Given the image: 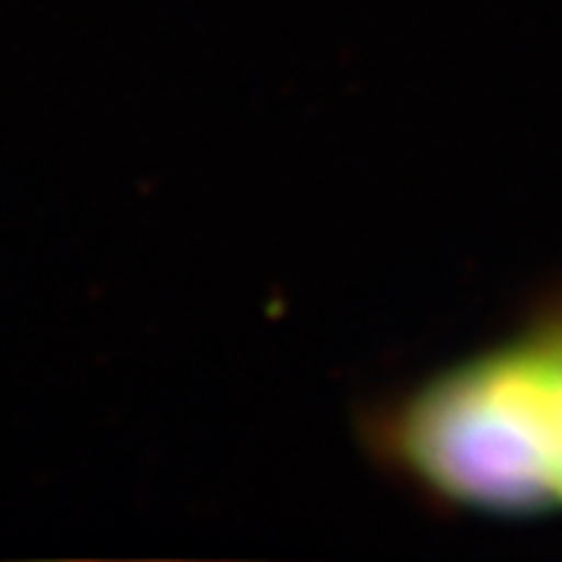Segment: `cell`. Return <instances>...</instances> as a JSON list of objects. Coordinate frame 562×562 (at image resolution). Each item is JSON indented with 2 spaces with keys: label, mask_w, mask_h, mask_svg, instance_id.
<instances>
[{
  "label": "cell",
  "mask_w": 562,
  "mask_h": 562,
  "mask_svg": "<svg viewBox=\"0 0 562 562\" xmlns=\"http://www.w3.org/2000/svg\"><path fill=\"white\" fill-rule=\"evenodd\" d=\"M406 453L435 487L525 509L562 501V438L541 347L475 362L428 391L406 422Z\"/></svg>",
  "instance_id": "6da1fadb"
},
{
  "label": "cell",
  "mask_w": 562,
  "mask_h": 562,
  "mask_svg": "<svg viewBox=\"0 0 562 562\" xmlns=\"http://www.w3.org/2000/svg\"><path fill=\"white\" fill-rule=\"evenodd\" d=\"M543 366H547V379H550V391H553V403H557V419H560V438H562V341L541 344Z\"/></svg>",
  "instance_id": "7a4b0ae2"
}]
</instances>
